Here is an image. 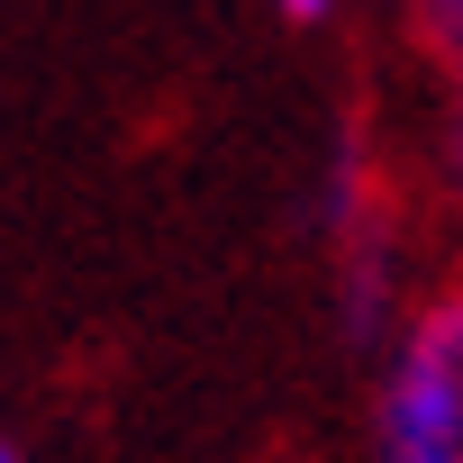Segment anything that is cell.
<instances>
[{
  "label": "cell",
  "mask_w": 463,
  "mask_h": 463,
  "mask_svg": "<svg viewBox=\"0 0 463 463\" xmlns=\"http://www.w3.org/2000/svg\"><path fill=\"white\" fill-rule=\"evenodd\" d=\"M336 10H345V0H273V19H282V28H327Z\"/></svg>",
  "instance_id": "3"
},
{
  "label": "cell",
  "mask_w": 463,
  "mask_h": 463,
  "mask_svg": "<svg viewBox=\"0 0 463 463\" xmlns=\"http://www.w3.org/2000/svg\"><path fill=\"white\" fill-rule=\"evenodd\" d=\"M0 463H28V454H19V445H0Z\"/></svg>",
  "instance_id": "5"
},
{
  "label": "cell",
  "mask_w": 463,
  "mask_h": 463,
  "mask_svg": "<svg viewBox=\"0 0 463 463\" xmlns=\"http://www.w3.org/2000/svg\"><path fill=\"white\" fill-rule=\"evenodd\" d=\"M400 28H409V46L436 64L445 109L463 118V0H400Z\"/></svg>",
  "instance_id": "2"
},
{
  "label": "cell",
  "mask_w": 463,
  "mask_h": 463,
  "mask_svg": "<svg viewBox=\"0 0 463 463\" xmlns=\"http://www.w3.org/2000/svg\"><path fill=\"white\" fill-rule=\"evenodd\" d=\"M373 463H463V273L391 318L373 391Z\"/></svg>",
  "instance_id": "1"
},
{
  "label": "cell",
  "mask_w": 463,
  "mask_h": 463,
  "mask_svg": "<svg viewBox=\"0 0 463 463\" xmlns=\"http://www.w3.org/2000/svg\"><path fill=\"white\" fill-rule=\"evenodd\" d=\"M445 191H454V209H463V118L445 109Z\"/></svg>",
  "instance_id": "4"
}]
</instances>
